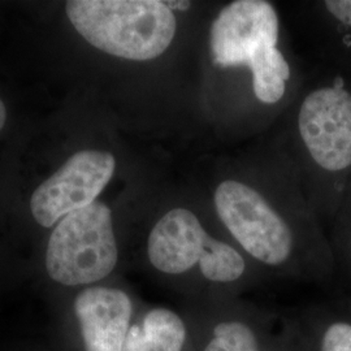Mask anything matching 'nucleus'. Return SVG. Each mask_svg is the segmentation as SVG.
Wrapping results in <instances>:
<instances>
[{"label":"nucleus","mask_w":351,"mask_h":351,"mask_svg":"<svg viewBox=\"0 0 351 351\" xmlns=\"http://www.w3.org/2000/svg\"><path fill=\"white\" fill-rule=\"evenodd\" d=\"M204 198L242 250L269 267L293 256V216L316 213L285 150L259 151L221 164Z\"/></svg>","instance_id":"f257e3e1"},{"label":"nucleus","mask_w":351,"mask_h":351,"mask_svg":"<svg viewBox=\"0 0 351 351\" xmlns=\"http://www.w3.org/2000/svg\"><path fill=\"white\" fill-rule=\"evenodd\" d=\"M201 51L202 97L247 75L246 104L255 110L280 108L294 99L293 66L281 50V21L276 7L265 0H236L210 20Z\"/></svg>","instance_id":"f03ea898"},{"label":"nucleus","mask_w":351,"mask_h":351,"mask_svg":"<svg viewBox=\"0 0 351 351\" xmlns=\"http://www.w3.org/2000/svg\"><path fill=\"white\" fill-rule=\"evenodd\" d=\"M288 152L315 213H337L351 184V68L322 62L293 99Z\"/></svg>","instance_id":"7ed1b4c3"},{"label":"nucleus","mask_w":351,"mask_h":351,"mask_svg":"<svg viewBox=\"0 0 351 351\" xmlns=\"http://www.w3.org/2000/svg\"><path fill=\"white\" fill-rule=\"evenodd\" d=\"M191 1L171 0H72L66 16L88 45L129 62H152L178 42L180 16Z\"/></svg>","instance_id":"20e7f679"},{"label":"nucleus","mask_w":351,"mask_h":351,"mask_svg":"<svg viewBox=\"0 0 351 351\" xmlns=\"http://www.w3.org/2000/svg\"><path fill=\"white\" fill-rule=\"evenodd\" d=\"M202 197L186 194L152 226L147 256L159 272L181 276L197 268L215 284H232L245 275L246 262L234 246L213 237L202 219Z\"/></svg>","instance_id":"39448f33"},{"label":"nucleus","mask_w":351,"mask_h":351,"mask_svg":"<svg viewBox=\"0 0 351 351\" xmlns=\"http://www.w3.org/2000/svg\"><path fill=\"white\" fill-rule=\"evenodd\" d=\"M119 261L111 208L95 201L66 215L51 234L46 268L65 287L88 285L108 276Z\"/></svg>","instance_id":"423d86ee"},{"label":"nucleus","mask_w":351,"mask_h":351,"mask_svg":"<svg viewBox=\"0 0 351 351\" xmlns=\"http://www.w3.org/2000/svg\"><path fill=\"white\" fill-rule=\"evenodd\" d=\"M116 172L110 151L84 150L75 154L33 193L30 210L39 226L51 228L69 213L97 201Z\"/></svg>","instance_id":"0eeeda50"},{"label":"nucleus","mask_w":351,"mask_h":351,"mask_svg":"<svg viewBox=\"0 0 351 351\" xmlns=\"http://www.w3.org/2000/svg\"><path fill=\"white\" fill-rule=\"evenodd\" d=\"M85 351H123L133 304L120 289L95 287L82 290L75 301Z\"/></svg>","instance_id":"6e6552de"},{"label":"nucleus","mask_w":351,"mask_h":351,"mask_svg":"<svg viewBox=\"0 0 351 351\" xmlns=\"http://www.w3.org/2000/svg\"><path fill=\"white\" fill-rule=\"evenodd\" d=\"M322 62L351 66V0H324L313 5Z\"/></svg>","instance_id":"1a4fd4ad"},{"label":"nucleus","mask_w":351,"mask_h":351,"mask_svg":"<svg viewBox=\"0 0 351 351\" xmlns=\"http://www.w3.org/2000/svg\"><path fill=\"white\" fill-rule=\"evenodd\" d=\"M186 328L178 315L154 308L141 326L129 328L123 351H182Z\"/></svg>","instance_id":"9d476101"},{"label":"nucleus","mask_w":351,"mask_h":351,"mask_svg":"<svg viewBox=\"0 0 351 351\" xmlns=\"http://www.w3.org/2000/svg\"><path fill=\"white\" fill-rule=\"evenodd\" d=\"M204 351H258L250 328L239 322L220 323L213 329V339Z\"/></svg>","instance_id":"9b49d317"},{"label":"nucleus","mask_w":351,"mask_h":351,"mask_svg":"<svg viewBox=\"0 0 351 351\" xmlns=\"http://www.w3.org/2000/svg\"><path fill=\"white\" fill-rule=\"evenodd\" d=\"M322 351H351V326L335 323L326 329L322 342Z\"/></svg>","instance_id":"f8f14e48"},{"label":"nucleus","mask_w":351,"mask_h":351,"mask_svg":"<svg viewBox=\"0 0 351 351\" xmlns=\"http://www.w3.org/2000/svg\"><path fill=\"white\" fill-rule=\"evenodd\" d=\"M337 213H339V217H341V220L343 223L345 229H348V232H349V241H350L351 249V184L349 189H348V191H346V194H345L343 201H342L341 206H339Z\"/></svg>","instance_id":"ddd939ff"},{"label":"nucleus","mask_w":351,"mask_h":351,"mask_svg":"<svg viewBox=\"0 0 351 351\" xmlns=\"http://www.w3.org/2000/svg\"><path fill=\"white\" fill-rule=\"evenodd\" d=\"M5 120H7V110H5L4 103L0 99V130L3 129V126L5 124Z\"/></svg>","instance_id":"4468645a"}]
</instances>
